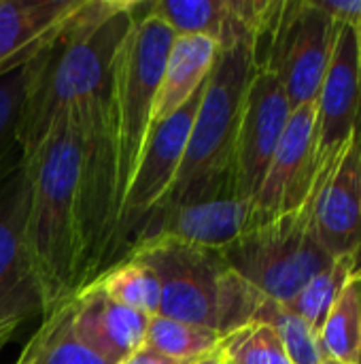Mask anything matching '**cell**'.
<instances>
[{
	"label": "cell",
	"instance_id": "6da1fadb",
	"mask_svg": "<svg viewBox=\"0 0 361 364\" xmlns=\"http://www.w3.org/2000/svg\"><path fill=\"white\" fill-rule=\"evenodd\" d=\"M132 6L134 2L123 0H83L55 36L32 55L17 128L26 162H32L57 117L113 75L134 21Z\"/></svg>",
	"mask_w": 361,
	"mask_h": 364
},
{
	"label": "cell",
	"instance_id": "7a4b0ae2",
	"mask_svg": "<svg viewBox=\"0 0 361 364\" xmlns=\"http://www.w3.org/2000/svg\"><path fill=\"white\" fill-rule=\"evenodd\" d=\"M81 141L74 109L64 111L32 158L28 252L43 318L77 296Z\"/></svg>",
	"mask_w": 361,
	"mask_h": 364
},
{
	"label": "cell",
	"instance_id": "3957f363",
	"mask_svg": "<svg viewBox=\"0 0 361 364\" xmlns=\"http://www.w3.org/2000/svg\"><path fill=\"white\" fill-rule=\"evenodd\" d=\"M117 66V64H115ZM79 141V262L77 294L117 264L123 192L119 181L115 70L94 92L72 105Z\"/></svg>",
	"mask_w": 361,
	"mask_h": 364
},
{
	"label": "cell",
	"instance_id": "277c9868",
	"mask_svg": "<svg viewBox=\"0 0 361 364\" xmlns=\"http://www.w3.org/2000/svg\"><path fill=\"white\" fill-rule=\"evenodd\" d=\"M130 256L145 260L157 275V316L211 328L223 339L253 324L266 301L215 250L157 239L140 243L126 258Z\"/></svg>",
	"mask_w": 361,
	"mask_h": 364
},
{
	"label": "cell",
	"instance_id": "5b68a950",
	"mask_svg": "<svg viewBox=\"0 0 361 364\" xmlns=\"http://www.w3.org/2000/svg\"><path fill=\"white\" fill-rule=\"evenodd\" d=\"M330 175L317 179L300 209L251 226L232 245L221 250L226 264L238 277L279 305H287L313 277L336 260L317 239L313 224L317 194Z\"/></svg>",
	"mask_w": 361,
	"mask_h": 364
},
{
	"label": "cell",
	"instance_id": "8992f818",
	"mask_svg": "<svg viewBox=\"0 0 361 364\" xmlns=\"http://www.w3.org/2000/svg\"><path fill=\"white\" fill-rule=\"evenodd\" d=\"M255 70L253 36H243L217 51L213 70L202 90L183 164L164 200L174 198L196 181L215 177L234 166V141Z\"/></svg>",
	"mask_w": 361,
	"mask_h": 364
},
{
	"label": "cell",
	"instance_id": "52a82bcc",
	"mask_svg": "<svg viewBox=\"0 0 361 364\" xmlns=\"http://www.w3.org/2000/svg\"><path fill=\"white\" fill-rule=\"evenodd\" d=\"M132 13L134 21L115 66L119 181L123 196L153 128V111L166 58L177 36L160 17L147 13L143 2H134Z\"/></svg>",
	"mask_w": 361,
	"mask_h": 364
},
{
	"label": "cell",
	"instance_id": "ba28073f",
	"mask_svg": "<svg viewBox=\"0 0 361 364\" xmlns=\"http://www.w3.org/2000/svg\"><path fill=\"white\" fill-rule=\"evenodd\" d=\"M253 224V200L238 192L234 166L191 183L160 203L138 226L132 250L147 241L170 239L221 252ZM130 250V252H132Z\"/></svg>",
	"mask_w": 361,
	"mask_h": 364
},
{
	"label": "cell",
	"instance_id": "9c48e42d",
	"mask_svg": "<svg viewBox=\"0 0 361 364\" xmlns=\"http://www.w3.org/2000/svg\"><path fill=\"white\" fill-rule=\"evenodd\" d=\"M338 26L315 0L283 2L268 51L257 68H268L279 77L291 111L317 100Z\"/></svg>",
	"mask_w": 361,
	"mask_h": 364
},
{
	"label": "cell",
	"instance_id": "30bf717a",
	"mask_svg": "<svg viewBox=\"0 0 361 364\" xmlns=\"http://www.w3.org/2000/svg\"><path fill=\"white\" fill-rule=\"evenodd\" d=\"M32 198V162L0 186V350L19 324L43 316L40 290L28 252V211Z\"/></svg>",
	"mask_w": 361,
	"mask_h": 364
},
{
	"label": "cell",
	"instance_id": "8fae6325",
	"mask_svg": "<svg viewBox=\"0 0 361 364\" xmlns=\"http://www.w3.org/2000/svg\"><path fill=\"white\" fill-rule=\"evenodd\" d=\"M206 83V81H204ZM204 85L170 117L153 124L136 171L126 188L119 222L117 262H121L134 243L140 222L168 196L183 164L189 132L198 113Z\"/></svg>",
	"mask_w": 361,
	"mask_h": 364
},
{
	"label": "cell",
	"instance_id": "7c38bea8",
	"mask_svg": "<svg viewBox=\"0 0 361 364\" xmlns=\"http://www.w3.org/2000/svg\"><path fill=\"white\" fill-rule=\"evenodd\" d=\"M317 100L291 111L283 139L253 198V224H264L300 209L317 179Z\"/></svg>",
	"mask_w": 361,
	"mask_h": 364
},
{
	"label": "cell",
	"instance_id": "4fadbf2b",
	"mask_svg": "<svg viewBox=\"0 0 361 364\" xmlns=\"http://www.w3.org/2000/svg\"><path fill=\"white\" fill-rule=\"evenodd\" d=\"M289 115L291 107L279 77L268 68H257L245 96L234 141V173L245 198L253 200L260 192Z\"/></svg>",
	"mask_w": 361,
	"mask_h": 364
},
{
	"label": "cell",
	"instance_id": "5bb4252c",
	"mask_svg": "<svg viewBox=\"0 0 361 364\" xmlns=\"http://www.w3.org/2000/svg\"><path fill=\"white\" fill-rule=\"evenodd\" d=\"M361 107V38L349 26H338L336 45L317 96V162L330 175L351 136Z\"/></svg>",
	"mask_w": 361,
	"mask_h": 364
},
{
	"label": "cell",
	"instance_id": "9a60e30c",
	"mask_svg": "<svg viewBox=\"0 0 361 364\" xmlns=\"http://www.w3.org/2000/svg\"><path fill=\"white\" fill-rule=\"evenodd\" d=\"M313 224L317 239L332 258L357 254L361 247V107L332 175L317 194Z\"/></svg>",
	"mask_w": 361,
	"mask_h": 364
},
{
	"label": "cell",
	"instance_id": "2e32d148",
	"mask_svg": "<svg viewBox=\"0 0 361 364\" xmlns=\"http://www.w3.org/2000/svg\"><path fill=\"white\" fill-rule=\"evenodd\" d=\"M149 320L140 311L113 303L94 286L72 299L77 339L106 364H121L145 346Z\"/></svg>",
	"mask_w": 361,
	"mask_h": 364
},
{
	"label": "cell",
	"instance_id": "e0dca14e",
	"mask_svg": "<svg viewBox=\"0 0 361 364\" xmlns=\"http://www.w3.org/2000/svg\"><path fill=\"white\" fill-rule=\"evenodd\" d=\"M83 0H0V66L40 51Z\"/></svg>",
	"mask_w": 361,
	"mask_h": 364
},
{
	"label": "cell",
	"instance_id": "ac0fdd59",
	"mask_svg": "<svg viewBox=\"0 0 361 364\" xmlns=\"http://www.w3.org/2000/svg\"><path fill=\"white\" fill-rule=\"evenodd\" d=\"M219 45L213 38L198 34H177L166 58L153 124L164 122L179 111L209 79Z\"/></svg>",
	"mask_w": 361,
	"mask_h": 364
},
{
	"label": "cell",
	"instance_id": "d6986e66",
	"mask_svg": "<svg viewBox=\"0 0 361 364\" xmlns=\"http://www.w3.org/2000/svg\"><path fill=\"white\" fill-rule=\"evenodd\" d=\"M15 364H106L87 350L72 328V301L43 318Z\"/></svg>",
	"mask_w": 361,
	"mask_h": 364
},
{
	"label": "cell",
	"instance_id": "ffe728a7",
	"mask_svg": "<svg viewBox=\"0 0 361 364\" xmlns=\"http://www.w3.org/2000/svg\"><path fill=\"white\" fill-rule=\"evenodd\" d=\"M91 286L117 305L140 311L149 318L160 314L162 290L157 275L145 260L136 256L117 262L115 267L104 271Z\"/></svg>",
	"mask_w": 361,
	"mask_h": 364
},
{
	"label": "cell",
	"instance_id": "44dd1931",
	"mask_svg": "<svg viewBox=\"0 0 361 364\" xmlns=\"http://www.w3.org/2000/svg\"><path fill=\"white\" fill-rule=\"evenodd\" d=\"M328 358L361 364V273H353L319 333Z\"/></svg>",
	"mask_w": 361,
	"mask_h": 364
},
{
	"label": "cell",
	"instance_id": "7402d4cb",
	"mask_svg": "<svg viewBox=\"0 0 361 364\" xmlns=\"http://www.w3.org/2000/svg\"><path fill=\"white\" fill-rule=\"evenodd\" d=\"M30 60L0 77V186L23 162L17 128L30 85Z\"/></svg>",
	"mask_w": 361,
	"mask_h": 364
},
{
	"label": "cell",
	"instance_id": "603a6c76",
	"mask_svg": "<svg viewBox=\"0 0 361 364\" xmlns=\"http://www.w3.org/2000/svg\"><path fill=\"white\" fill-rule=\"evenodd\" d=\"M357 271L355 254L338 256L326 271L313 277L300 292L294 296L285 307L306 320L317 333H321L328 314L332 311L334 303L338 301L340 292L345 290L347 282Z\"/></svg>",
	"mask_w": 361,
	"mask_h": 364
},
{
	"label": "cell",
	"instance_id": "cb8c5ba5",
	"mask_svg": "<svg viewBox=\"0 0 361 364\" xmlns=\"http://www.w3.org/2000/svg\"><path fill=\"white\" fill-rule=\"evenodd\" d=\"M145 346L174 360H200L215 354L223 346V337L204 326L153 316L147 326Z\"/></svg>",
	"mask_w": 361,
	"mask_h": 364
},
{
	"label": "cell",
	"instance_id": "d4e9b609",
	"mask_svg": "<svg viewBox=\"0 0 361 364\" xmlns=\"http://www.w3.org/2000/svg\"><path fill=\"white\" fill-rule=\"evenodd\" d=\"M255 322L270 324L277 331L291 364H321L328 358L319 333L285 305L266 299L257 311Z\"/></svg>",
	"mask_w": 361,
	"mask_h": 364
},
{
	"label": "cell",
	"instance_id": "484cf974",
	"mask_svg": "<svg viewBox=\"0 0 361 364\" xmlns=\"http://www.w3.org/2000/svg\"><path fill=\"white\" fill-rule=\"evenodd\" d=\"M223 356L230 364H291L270 324L253 322L223 339Z\"/></svg>",
	"mask_w": 361,
	"mask_h": 364
},
{
	"label": "cell",
	"instance_id": "4316f807",
	"mask_svg": "<svg viewBox=\"0 0 361 364\" xmlns=\"http://www.w3.org/2000/svg\"><path fill=\"white\" fill-rule=\"evenodd\" d=\"M334 21L349 23L361 34V0H315Z\"/></svg>",
	"mask_w": 361,
	"mask_h": 364
},
{
	"label": "cell",
	"instance_id": "83f0119b",
	"mask_svg": "<svg viewBox=\"0 0 361 364\" xmlns=\"http://www.w3.org/2000/svg\"><path fill=\"white\" fill-rule=\"evenodd\" d=\"M196 360H174V358H168L147 346H143L140 350H136L128 360H123L121 364H194Z\"/></svg>",
	"mask_w": 361,
	"mask_h": 364
},
{
	"label": "cell",
	"instance_id": "f1b7e54d",
	"mask_svg": "<svg viewBox=\"0 0 361 364\" xmlns=\"http://www.w3.org/2000/svg\"><path fill=\"white\" fill-rule=\"evenodd\" d=\"M194 364H226L223 348H219L215 354H211V356H206V358H200V360H196Z\"/></svg>",
	"mask_w": 361,
	"mask_h": 364
},
{
	"label": "cell",
	"instance_id": "f546056e",
	"mask_svg": "<svg viewBox=\"0 0 361 364\" xmlns=\"http://www.w3.org/2000/svg\"><path fill=\"white\" fill-rule=\"evenodd\" d=\"M17 66H21V64H11V66H0V77H2L4 73H9V70H13V68H17Z\"/></svg>",
	"mask_w": 361,
	"mask_h": 364
},
{
	"label": "cell",
	"instance_id": "4dcf8cb0",
	"mask_svg": "<svg viewBox=\"0 0 361 364\" xmlns=\"http://www.w3.org/2000/svg\"><path fill=\"white\" fill-rule=\"evenodd\" d=\"M355 260H357V273H361V247L357 250V254H355Z\"/></svg>",
	"mask_w": 361,
	"mask_h": 364
},
{
	"label": "cell",
	"instance_id": "1f68e13d",
	"mask_svg": "<svg viewBox=\"0 0 361 364\" xmlns=\"http://www.w3.org/2000/svg\"><path fill=\"white\" fill-rule=\"evenodd\" d=\"M321 364H343V363H338V360H334V358H326Z\"/></svg>",
	"mask_w": 361,
	"mask_h": 364
},
{
	"label": "cell",
	"instance_id": "d6a6232c",
	"mask_svg": "<svg viewBox=\"0 0 361 364\" xmlns=\"http://www.w3.org/2000/svg\"><path fill=\"white\" fill-rule=\"evenodd\" d=\"M226 364H230V363H226Z\"/></svg>",
	"mask_w": 361,
	"mask_h": 364
},
{
	"label": "cell",
	"instance_id": "836d02e7",
	"mask_svg": "<svg viewBox=\"0 0 361 364\" xmlns=\"http://www.w3.org/2000/svg\"><path fill=\"white\" fill-rule=\"evenodd\" d=\"M360 38H361V34H360Z\"/></svg>",
	"mask_w": 361,
	"mask_h": 364
}]
</instances>
